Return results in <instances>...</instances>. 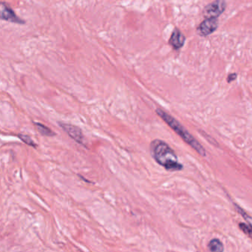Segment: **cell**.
<instances>
[{
	"label": "cell",
	"instance_id": "cell-8",
	"mask_svg": "<svg viewBox=\"0 0 252 252\" xmlns=\"http://www.w3.org/2000/svg\"><path fill=\"white\" fill-rule=\"evenodd\" d=\"M33 125L36 126L38 132H40L41 135H44V136L53 137L57 135L52 129H50L49 127L45 126L43 124L39 123V122H33Z\"/></svg>",
	"mask_w": 252,
	"mask_h": 252
},
{
	"label": "cell",
	"instance_id": "cell-2",
	"mask_svg": "<svg viewBox=\"0 0 252 252\" xmlns=\"http://www.w3.org/2000/svg\"><path fill=\"white\" fill-rule=\"evenodd\" d=\"M156 113L166 122L168 126H170L171 129H173L186 143H187L190 147H192L198 154L203 157L206 156V150L203 148V146L189 132L187 129H185V127L181 124L179 123L178 121L174 119L171 115L168 114L161 109L158 108L156 110Z\"/></svg>",
	"mask_w": 252,
	"mask_h": 252
},
{
	"label": "cell",
	"instance_id": "cell-11",
	"mask_svg": "<svg viewBox=\"0 0 252 252\" xmlns=\"http://www.w3.org/2000/svg\"><path fill=\"white\" fill-rule=\"evenodd\" d=\"M239 228L252 240V224L239 223Z\"/></svg>",
	"mask_w": 252,
	"mask_h": 252
},
{
	"label": "cell",
	"instance_id": "cell-4",
	"mask_svg": "<svg viewBox=\"0 0 252 252\" xmlns=\"http://www.w3.org/2000/svg\"><path fill=\"white\" fill-rule=\"evenodd\" d=\"M58 125L61 126L62 129L72 138L78 144L86 147V139H85V135H83L82 129L79 126H75V125H70V124L63 123V122H59Z\"/></svg>",
	"mask_w": 252,
	"mask_h": 252
},
{
	"label": "cell",
	"instance_id": "cell-13",
	"mask_svg": "<svg viewBox=\"0 0 252 252\" xmlns=\"http://www.w3.org/2000/svg\"><path fill=\"white\" fill-rule=\"evenodd\" d=\"M79 175V178H82V180H84V181H85V182L91 183V181H88V180L85 179V178H84V177H82V175Z\"/></svg>",
	"mask_w": 252,
	"mask_h": 252
},
{
	"label": "cell",
	"instance_id": "cell-10",
	"mask_svg": "<svg viewBox=\"0 0 252 252\" xmlns=\"http://www.w3.org/2000/svg\"><path fill=\"white\" fill-rule=\"evenodd\" d=\"M18 137L22 141H23L27 145L33 147V148H37L38 144L35 143L33 140L32 139V137L29 136V135H25V134H19Z\"/></svg>",
	"mask_w": 252,
	"mask_h": 252
},
{
	"label": "cell",
	"instance_id": "cell-5",
	"mask_svg": "<svg viewBox=\"0 0 252 252\" xmlns=\"http://www.w3.org/2000/svg\"><path fill=\"white\" fill-rule=\"evenodd\" d=\"M218 28V18H206L197 29V33L202 37H206L216 32Z\"/></svg>",
	"mask_w": 252,
	"mask_h": 252
},
{
	"label": "cell",
	"instance_id": "cell-1",
	"mask_svg": "<svg viewBox=\"0 0 252 252\" xmlns=\"http://www.w3.org/2000/svg\"><path fill=\"white\" fill-rule=\"evenodd\" d=\"M150 153L154 160L166 170L170 172L182 170L184 166L178 161V156L169 144L160 139H155L150 144Z\"/></svg>",
	"mask_w": 252,
	"mask_h": 252
},
{
	"label": "cell",
	"instance_id": "cell-6",
	"mask_svg": "<svg viewBox=\"0 0 252 252\" xmlns=\"http://www.w3.org/2000/svg\"><path fill=\"white\" fill-rule=\"evenodd\" d=\"M1 19L5 21L23 25L26 23L24 20L18 17L12 8L5 2H1Z\"/></svg>",
	"mask_w": 252,
	"mask_h": 252
},
{
	"label": "cell",
	"instance_id": "cell-9",
	"mask_svg": "<svg viewBox=\"0 0 252 252\" xmlns=\"http://www.w3.org/2000/svg\"><path fill=\"white\" fill-rule=\"evenodd\" d=\"M208 249L212 252H222L224 251L223 245L219 239H212L208 245Z\"/></svg>",
	"mask_w": 252,
	"mask_h": 252
},
{
	"label": "cell",
	"instance_id": "cell-12",
	"mask_svg": "<svg viewBox=\"0 0 252 252\" xmlns=\"http://www.w3.org/2000/svg\"><path fill=\"white\" fill-rule=\"evenodd\" d=\"M237 73H230L228 77H227V82H228V83H231V82H233V81L237 79Z\"/></svg>",
	"mask_w": 252,
	"mask_h": 252
},
{
	"label": "cell",
	"instance_id": "cell-7",
	"mask_svg": "<svg viewBox=\"0 0 252 252\" xmlns=\"http://www.w3.org/2000/svg\"><path fill=\"white\" fill-rule=\"evenodd\" d=\"M186 37L182 32L178 29H174L169 39V44L175 51L181 49L185 44Z\"/></svg>",
	"mask_w": 252,
	"mask_h": 252
},
{
	"label": "cell",
	"instance_id": "cell-3",
	"mask_svg": "<svg viewBox=\"0 0 252 252\" xmlns=\"http://www.w3.org/2000/svg\"><path fill=\"white\" fill-rule=\"evenodd\" d=\"M226 2L225 0H215L208 4L203 11V14L206 18H218L225 11Z\"/></svg>",
	"mask_w": 252,
	"mask_h": 252
}]
</instances>
